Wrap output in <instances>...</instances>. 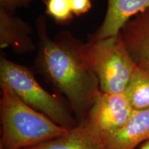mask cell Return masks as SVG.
<instances>
[{"instance_id":"obj_1","label":"cell","mask_w":149,"mask_h":149,"mask_svg":"<svg viewBox=\"0 0 149 149\" xmlns=\"http://www.w3.org/2000/svg\"><path fill=\"white\" fill-rule=\"evenodd\" d=\"M35 26L38 37L37 70L66 97L79 123L101 92L97 77L86 55L85 44L69 32H61L51 39L44 15L37 18Z\"/></svg>"},{"instance_id":"obj_2","label":"cell","mask_w":149,"mask_h":149,"mask_svg":"<svg viewBox=\"0 0 149 149\" xmlns=\"http://www.w3.org/2000/svg\"><path fill=\"white\" fill-rule=\"evenodd\" d=\"M0 148L24 149L62 137L68 130L26 104L0 84Z\"/></svg>"},{"instance_id":"obj_3","label":"cell","mask_w":149,"mask_h":149,"mask_svg":"<svg viewBox=\"0 0 149 149\" xmlns=\"http://www.w3.org/2000/svg\"><path fill=\"white\" fill-rule=\"evenodd\" d=\"M0 84L10 88L26 104L68 130L78 122L68 104L46 91L27 67L4 57L0 59Z\"/></svg>"},{"instance_id":"obj_4","label":"cell","mask_w":149,"mask_h":149,"mask_svg":"<svg viewBox=\"0 0 149 149\" xmlns=\"http://www.w3.org/2000/svg\"><path fill=\"white\" fill-rule=\"evenodd\" d=\"M85 53L101 92L124 94L137 66L121 35L85 44Z\"/></svg>"},{"instance_id":"obj_5","label":"cell","mask_w":149,"mask_h":149,"mask_svg":"<svg viewBox=\"0 0 149 149\" xmlns=\"http://www.w3.org/2000/svg\"><path fill=\"white\" fill-rule=\"evenodd\" d=\"M133 111L124 93L100 92L86 116L78 124L102 145L125 125Z\"/></svg>"},{"instance_id":"obj_6","label":"cell","mask_w":149,"mask_h":149,"mask_svg":"<svg viewBox=\"0 0 149 149\" xmlns=\"http://www.w3.org/2000/svg\"><path fill=\"white\" fill-rule=\"evenodd\" d=\"M148 9L149 0H107L104 21L95 32L88 37V41L101 40L120 35L128 21Z\"/></svg>"},{"instance_id":"obj_7","label":"cell","mask_w":149,"mask_h":149,"mask_svg":"<svg viewBox=\"0 0 149 149\" xmlns=\"http://www.w3.org/2000/svg\"><path fill=\"white\" fill-rule=\"evenodd\" d=\"M120 35L136 65L149 70V9L128 21Z\"/></svg>"},{"instance_id":"obj_8","label":"cell","mask_w":149,"mask_h":149,"mask_svg":"<svg viewBox=\"0 0 149 149\" xmlns=\"http://www.w3.org/2000/svg\"><path fill=\"white\" fill-rule=\"evenodd\" d=\"M33 29L28 22L8 13L0 7V48H10L17 54H26L36 49L31 35Z\"/></svg>"},{"instance_id":"obj_9","label":"cell","mask_w":149,"mask_h":149,"mask_svg":"<svg viewBox=\"0 0 149 149\" xmlns=\"http://www.w3.org/2000/svg\"><path fill=\"white\" fill-rule=\"evenodd\" d=\"M149 140V108L134 111L128 122L102 145V149H137Z\"/></svg>"},{"instance_id":"obj_10","label":"cell","mask_w":149,"mask_h":149,"mask_svg":"<svg viewBox=\"0 0 149 149\" xmlns=\"http://www.w3.org/2000/svg\"><path fill=\"white\" fill-rule=\"evenodd\" d=\"M24 149H102V145L77 124L62 137Z\"/></svg>"},{"instance_id":"obj_11","label":"cell","mask_w":149,"mask_h":149,"mask_svg":"<svg viewBox=\"0 0 149 149\" xmlns=\"http://www.w3.org/2000/svg\"><path fill=\"white\" fill-rule=\"evenodd\" d=\"M124 95L134 111L149 108V70L137 66Z\"/></svg>"},{"instance_id":"obj_12","label":"cell","mask_w":149,"mask_h":149,"mask_svg":"<svg viewBox=\"0 0 149 149\" xmlns=\"http://www.w3.org/2000/svg\"><path fill=\"white\" fill-rule=\"evenodd\" d=\"M46 13L56 22L64 24L73 17L68 0H44Z\"/></svg>"},{"instance_id":"obj_13","label":"cell","mask_w":149,"mask_h":149,"mask_svg":"<svg viewBox=\"0 0 149 149\" xmlns=\"http://www.w3.org/2000/svg\"><path fill=\"white\" fill-rule=\"evenodd\" d=\"M33 0H0V7L8 13L14 15L18 8L28 7Z\"/></svg>"},{"instance_id":"obj_14","label":"cell","mask_w":149,"mask_h":149,"mask_svg":"<svg viewBox=\"0 0 149 149\" xmlns=\"http://www.w3.org/2000/svg\"><path fill=\"white\" fill-rule=\"evenodd\" d=\"M68 1L74 15H82L92 8V0H68Z\"/></svg>"},{"instance_id":"obj_15","label":"cell","mask_w":149,"mask_h":149,"mask_svg":"<svg viewBox=\"0 0 149 149\" xmlns=\"http://www.w3.org/2000/svg\"><path fill=\"white\" fill-rule=\"evenodd\" d=\"M137 149H149V140L146 141V142H144V144H141V146Z\"/></svg>"},{"instance_id":"obj_16","label":"cell","mask_w":149,"mask_h":149,"mask_svg":"<svg viewBox=\"0 0 149 149\" xmlns=\"http://www.w3.org/2000/svg\"><path fill=\"white\" fill-rule=\"evenodd\" d=\"M0 149H2V148H0Z\"/></svg>"}]
</instances>
